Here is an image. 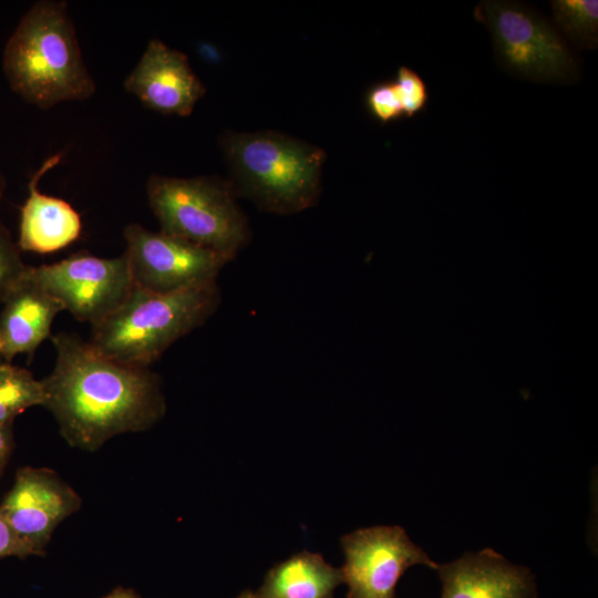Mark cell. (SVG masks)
<instances>
[{
    "label": "cell",
    "instance_id": "cell-7",
    "mask_svg": "<svg viewBox=\"0 0 598 598\" xmlns=\"http://www.w3.org/2000/svg\"><path fill=\"white\" fill-rule=\"evenodd\" d=\"M24 275L74 318L92 326L115 310L134 288L125 254L110 259L78 252L51 265L27 266Z\"/></svg>",
    "mask_w": 598,
    "mask_h": 598
},
{
    "label": "cell",
    "instance_id": "cell-9",
    "mask_svg": "<svg viewBox=\"0 0 598 598\" xmlns=\"http://www.w3.org/2000/svg\"><path fill=\"white\" fill-rule=\"evenodd\" d=\"M346 561L341 567L347 598H395V587L412 566L437 568L401 526L357 529L341 539Z\"/></svg>",
    "mask_w": 598,
    "mask_h": 598
},
{
    "label": "cell",
    "instance_id": "cell-10",
    "mask_svg": "<svg viewBox=\"0 0 598 598\" xmlns=\"http://www.w3.org/2000/svg\"><path fill=\"white\" fill-rule=\"evenodd\" d=\"M80 506V496L52 470L21 467L0 512L35 555L42 556L56 526Z\"/></svg>",
    "mask_w": 598,
    "mask_h": 598
},
{
    "label": "cell",
    "instance_id": "cell-26",
    "mask_svg": "<svg viewBox=\"0 0 598 598\" xmlns=\"http://www.w3.org/2000/svg\"><path fill=\"white\" fill-rule=\"evenodd\" d=\"M3 362H6V361H4V359H3L2 354H1V351H0V364L3 363Z\"/></svg>",
    "mask_w": 598,
    "mask_h": 598
},
{
    "label": "cell",
    "instance_id": "cell-19",
    "mask_svg": "<svg viewBox=\"0 0 598 598\" xmlns=\"http://www.w3.org/2000/svg\"><path fill=\"white\" fill-rule=\"evenodd\" d=\"M364 101L370 115L382 124L404 117L393 81H383L371 85L365 93Z\"/></svg>",
    "mask_w": 598,
    "mask_h": 598
},
{
    "label": "cell",
    "instance_id": "cell-23",
    "mask_svg": "<svg viewBox=\"0 0 598 598\" xmlns=\"http://www.w3.org/2000/svg\"><path fill=\"white\" fill-rule=\"evenodd\" d=\"M103 598H141L133 589L125 587H116L109 595Z\"/></svg>",
    "mask_w": 598,
    "mask_h": 598
},
{
    "label": "cell",
    "instance_id": "cell-13",
    "mask_svg": "<svg viewBox=\"0 0 598 598\" xmlns=\"http://www.w3.org/2000/svg\"><path fill=\"white\" fill-rule=\"evenodd\" d=\"M62 155L55 154L32 175L29 195L20 208L18 247L22 251L49 254L75 241L82 230L79 213L64 199L42 194L40 178L58 165Z\"/></svg>",
    "mask_w": 598,
    "mask_h": 598
},
{
    "label": "cell",
    "instance_id": "cell-18",
    "mask_svg": "<svg viewBox=\"0 0 598 598\" xmlns=\"http://www.w3.org/2000/svg\"><path fill=\"white\" fill-rule=\"evenodd\" d=\"M401 102L403 116L412 118L426 110L429 91L422 76L413 69L402 65L393 80Z\"/></svg>",
    "mask_w": 598,
    "mask_h": 598
},
{
    "label": "cell",
    "instance_id": "cell-17",
    "mask_svg": "<svg viewBox=\"0 0 598 598\" xmlns=\"http://www.w3.org/2000/svg\"><path fill=\"white\" fill-rule=\"evenodd\" d=\"M553 19L560 31L577 49L592 50L598 44L597 0H553Z\"/></svg>",
    "mask_w": 598,
    "mask_h": 598
},
{
    "label": "cell",
    "instance_id": "cell-2",
    "mask_svg": "<svg viewBox=\"0 0 598 598\" xmlns=\"http://www.w3.org/2000/svg\"><path fill=\"white\" fill-rule=\"evenodd\" d=\"M10 87L41 109L95 92L65 2L40 1L21 18L3 51Z\"/></svg>",
    "mask_w": 598,
    "mask_h": 598
},
{
    "label": "cell",
    "instance_id": "cell-12",
    "mask_svg": "<svg viewBox=\"0 0 598 598\" xmlns=\"http://www.w3.org/2000/svg\"><path fill=\"white\" fill-rule=\"evenodd\" d=\"M436 570L441 598H538L532 570L492 548L465 553Z\"/></svg>",
    "mask_w": 598,
    "mask_h": 598
},
{
    "label": "cell",
    "instance_id": "cell-3",
    "mask_svg": "<svg viewBox=\"0 0 598 598\" xmlns=\"http://www.w3.org/2000/svg\"><path fill=\"white\" fill-rule=\"evenodd\" d=\"M219 145L237 196L260 210L291 215L317 204L327 158L321 147L276 131H226Z\"/></svg>",
    "mask_w": 598,
    "mask_h": 598
},
{
    "label": "cell",
    "instance_id": "cell-14",
    "mask_svg": "<svg viewBox=\"0 0 598 598\" xmlns=\"http://www.w3.org/2000/svg\"><path fill=\"white\" fill-rule=\"evenodd\" d=\"M0 313V351L6 362L20 353L33 357L37 348L51 337L54 317L63 306L24 274L3 300Z\"/></svg>",
    "mask_w": 598,
    "mask_h": 598
},
{
    "label": "cell",
    "instance_id": "cell-24",
    "mask_svg": "<svg viewBox=\"0 0 598 598\" xmlns=\"http://www.w3.org/2000/svg\"><path fill=\"white\" fill-rule=\"evenodd\" d=\"M237 598H259L256 592L246 590L241 592Z\"/></svg>",
    "mask_w": 598,
    "mask_h": 598
},
{
    "label": "cell",
    "instance_id": "cell-5",
    "mask_svg": "<svg viewBox=\"0 0 598 598\" xmlns=\"http://www.w3.org/2000/svg\"><path fill=\"white\" fill-rule=\"evenodd\" d=\"M146 194L164 234L214 250L230 261L250 241V225L230 181L153 174Z\"/></svg>",
    "mask_w": 598,
    "mask_h": 598
},
{
    "label": "cell",
    "instance_id": "cell-8",
    "mask_svg": "<svg viewBox=\"0 0 598 598\" xmlns=\"http://www.w3.org/2000/svg\"><path fill=\"white\" fill-rule=\"evenodd\" d=\"M124 237V254L134 286L155 293L215 282L230 262L214 250L162 231H151L140 224L127 225Z\"/></svg>",
    "mask_w": 598,
    "mask_h": 598
},
{
    "label": "cell",
    "instance_id": "cell-21",
    "mask_svg": "<svg viewBox=\"0 0 598 598\" xmlns=\"http://www.w3.org/2000/svg\"><path fill=\"white\" fill-rule=\"evenodd\" d=\"M33 555L34 550L19 537L0 512V558L10 556L24 558Z\"/></svg>",
    "mask_w": 598,
    "mask_h": 598
},
{
    "label": "cell",
    "instance_id": "cell-6",
    "mask_svg": "<svg viewBox=\"0 0 598 598\" xmlns=\"http://www.w3.org/2000/svg\"><path fill=\"white\" fill-rule=\"evenodd\" d=\"M492 37L499 65L520 79L567 83L577 75V62L561 34L530 7L507 0L481 1L474 10Z\"/></svg>",
    "mask_w": 598,
    "mask_h": 598
},
{
    "label": "cell",
    "instance_id": "cell-11",
    "mask_svg": "<svg viewBox=\"0 0 598 598\" xmlns=\"http://www.w3.org/2000/svg\"><path fill=\"white\" fill-rule=\"evenodd\" d=\"M124 89L147 109L188 116L206 89L183 52L153 39L124 80Z\"/></svg>",
    "mask_w": 598,
    "mask_h": 598
},
{
    "label": "cell",
    "instance_id": "cell-15",
    "mask_svg": "<svg viewBox=\"0 0 598 598\" xmlns=\"http://www.w3.org/2000/svg\"><path fill=\"white\" fill-rule=\"evenodd\" d=\"M342 582L341 568L303 550L275 565L256 594L259 598H333Z\"/></svg>",
    "mask_w": 598,
    "mask_h": 598
},
{
    "label": "cell",
    "instance_id": "cell-4",
    "mask_svg": "<svg viewBox=\"0 0 598 598\" xmlns=\"http://www.w3.org/2000/svg\"><path fill=\"white\" fill-rule=\"evenodd\" d=\"M220 302L217 281L171 293L134 286L115 310L92 326L89 342L113 360L148 368L175 341L203 326Z\"/></svg>",
    "mask_w": 598,
    "mask_h": 598
},
{
    "label": "cell",
    "instance_id": "cell-20",
    "mask_svg": "<svg viewBox=\"0 0 598 598\" xmlns=\"http://www.w3.org/2000/svg\"><path fill=\"white\" fill-rule=\"evenodd\" d=\"M17 243L0 221V302L22 278L27 265L23 264Z\"/></svg>",
    "mask_w": 598,
    "mask_h": 598
},
{
    "label": "cell",
    "instance_id": "cell-16",
    "mask_svg": "<svg viewBox=\"0 0 598 598\" xmlns=\"http://www.w3.org/2000/svg\"><path fill=\"white\" fill-rule=\"evenodd\" d=\"M45 394L41 380L9 362L0 364V425L13 424L27 409L44 405Z\"/></svg>",
    "mask_w": 598,
    "mask_h": 598
},
{
    "label": "cell",
    "instance_id": "cell-25",
    "mask_svg": "<svg viewBox=\"0 0 598 598\" xmlns=\"http://www.w3.org/2000/svg\"><path fill=\"white\" fill-rule=\"evenodd\" d=\"M4 186H6V183H4V178L0 172V200L2 198V195H3V190H4Z\"/></svg>",
    "mask_w": 598,
    "mask_h": 598
},
{
    "label": "cell",
    "instance_id": "cell-1",
    "mask_svg": "<svg viewBox=\"0 0 598 598\" xmlns=\"http://www.w3.org/2000/svg\"><path fill=\"white\" fill-rule=\"evenodd\" d=\"M56 359L42 381L45 402L65 441L96 451L111 437L157 423L166 404L157 374L113 360L69 333L52 337Z\"/></svg>",
    "mask_w": 598,
    "mask_h": 598
},
{
    "label": "cell",
    "instance_id": "cell-22",
    "mask_svg": "<svg viewBox=\"0 0 598 598\" xmlns=\"http://www.w3.org/2000/svg\"><path fill=\"white\" fill-rule=\"evenodd\" d=\"M13 424L0 425V474L13 448Z\"/></svg>",
    "mask_w": 598,
    "mask_h": 598
}]
</instances>
